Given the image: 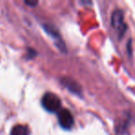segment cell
<instances>
[{
  "mask_svg": "<svg viewBox=\"0 0 135 135\" xmlns=\"http://www.w3.org/2000/svg\"><path fill=\"white\" fill-rule=\"evenodd\" d=\"M43 107L50 113H56L61 108V100L53 93H45L42 98Z\"/></svg>",
  "mask_w": 135,
  "mask_h": 135,
  "instance_id": "1",
  "label": "cell"
},
{
  "mask_svg": "<svg viewBox=\"0 0 135 135\" xmlns=\"http://www.w3.org/2000/svg\"><path fill=\"white\" fill-rule=\"evenodd\" d=\"M111 25L115 29L119 38L124 35L127 30V25L124 21V14L122 10L116 9L113 11L111 16Z\"/></svg>",
  "mask_w": 135,
  "mask_h": 135,
  "instance_id": "2",
  "label": "cell"
},
{
  "mask_svg": "<svg viewBox=\"0 0 135 135\" xmlns=\"http://www.w3.org/2000/svg\"><path fill=\"white\" fill-rule=\"evenodd\" d=\"M58 123L60 127L65 129H70L74 124V118L70 110L68 109H61L58 112Z\"/></svg>",
  "mask_w": 135,
  "mask_h": 135,
  "instance_id": "3",
  "label": "cell"
},
{
  "mask_svg": "<svg viewBox=\"0 0 135 135\" xmlns=\"http://www.w3.org/2000/svg\"><path fill=\"white\" fill-rule=\"evenodd\" d=\"M60 83L70 92H71L72 94H77V95H81V87L74 80L70 79L69 77H63L60 80Z\"/></svg>",
  "mask_w": 135,
  "mask_h": 135,
  "instance_id": "4",
  "label": "cell"
},
{
  "mask_svg": "<svg viewBox=\"0 0 135 135\" xmlns=\"http://www.w3.org/2000/svg\"><path fill=\"white\" fill-rule=\"evenodd\" d=\"M30 129L25 125H16L12 128L10 135H29Z\"/></svg>",
  "mask_w": 135,
  "mask_h": 135,
  "instance_id": "5",
  "label": "cell"
},
{
  "mask_svg": "<svg viewBox=\"0 0 135 135\" xmlns=\"http://www.w3.org/2000/svg\"><path fill=\"white\" fill-rule=\"evenodd\" d=\"M24 3L28 6H32V7H35L38 4L37 1H24Z\"/></svg>",
  "mask_w": 135,
  "mask_h": 135,
  "instance_id": "6",
  "label": "cell"
}]
</instances>
